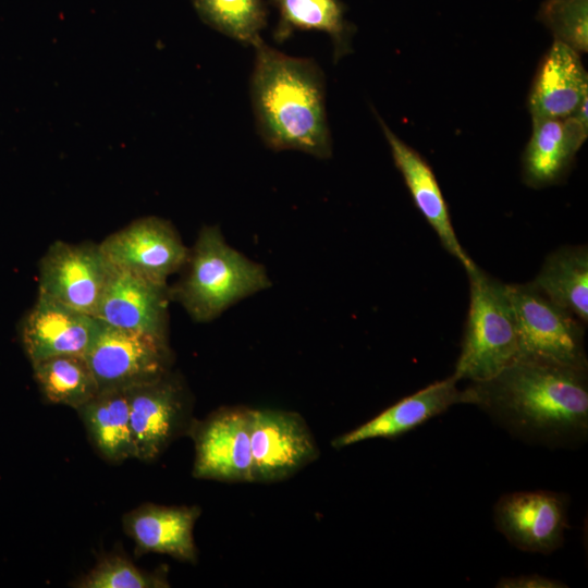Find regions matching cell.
Instances as JSON below:
<instances>
[{"mask_svg": "<svg viewBox=\"0 0 588 588\" xmlns=\"http://www.w3.org/2000/svg\"><path fill=\"white\" fill-rule=\"evenodd\" d=\"M169 583L162 574L139 569L128 559L119 554L101 558L79 580V588H163Z\"/></svg>", "mask_w": 588, "mask_h": 588, "instance_id": "obj_25", "label": "cell"}, {"mask_svg": "<svg viewBox=\"0 0 588 588\" xmlns=\"http://www.w3.org/2000/svg\"><path fill=\"white\" fill-rule=\"evenodd\" d=\"M102 322L38 296L21 324V340L30 364L54 356H85Z\"/></svg>", "mask_w": 588, "mask_h": 588, "instance_id": "obj_14", "label": "cell"}, {"mask_svg": "<svg viewBox=\"0 0 588 588\" xmlns=\"http://www.w3.org/2000/svg\"><path fill=\"white\" fill-rule=\"evenodd\" d=\"M128 396L134 458L151 462L187 433L193 420L192 401L184 382L171 370L130 388Z\"/></svg>", "mask_w": 588, "mask_h": 588, "instance_id": "obj_6", "label": "cell"}, {"mask_svg": "<svg viewBox=\"0 0 588 588\" xmlns=\"http://www.w3.org/2000/svg\"><path fill=\"white\" fill-rule=\"evenodd\" d=\"M541 20L556 40L579 53L588 48V0H547L540 11Z\"/></svg>", "mask_w": 588, "mask_h": 588, "instance_id": "obj_26", "label": "cell"}, {"mask_svg": "<svg viewBox=\"0 0 588 588\" xmlns=\"http://www.w3.org/2000/svg\"><path fill=\"white\" fill-rule=\"evenodd\" d=\"M463 392L464 404L476 405L526 443L558 449L587 440V368L517 358Z\"/></svg>", "mask_w": 588, "mask_h": 588, "instance_id": "obj_1", "label": "cell"}, {"mask_svg": "<svg viewBox=\"0 0 588 588\" xmlns=\"http://www.w3.org/2000/svg\"><path fill=\"white\" fill-rule=\"evenodd\" d=\"M588 127L575 117L532 119L523 156L524 182L535 188L561 181L587 138Z\"/></svg>", "mask_w": 588, "mask_h": 588, "instance_id": "obj_19", "label": "cell"}, {"mask_svg": "<svg viewBox=\"0 0 588 588\" xmlns=\"http://www.w3.org/2000/svg\"><path fill=\"white\" fill-rule=\"evenodd\" d=\"M279 12L273 30L277 42H283L295 30H317L330 36L333 57L339 60L350 49L351 28L344 19L340 0H270Z\"/></svg>", "mask_w": 588, "mask_h": 588, "instance_id": "obj_22", "label": "cell"}, {"mask_svg": "<svg viewBox=\"0 0 588 588\" xmlns=\"http://www.w3.org/2000/svg\"><path fill=\"white\" fill-rule=\"evenodd\" d=\"M469 309L461 353L452 373L458 381H481L499 373L517 358L518 342L507 284L478 266L466 271Z\"/></svg>", "mask_w": 588, "mask_h": 588, "instance_id": "obj_4", "label": "cell"}, {"mask_svg": "<svg viewBox=\"0 0 588 588\" xmlns=\"http://www.w3.org/2000/svg\"><path fill=\"white\" fill-rule=\"evenodd\" d=\"M193 477L225 482H253L250 408L224 406L201 420L193 419Z\"/></svg>", "mask_w": 588, "mask_h": 588, "instance_id": "obj_7", "label": "cell"}, {"mask_svg": "<svg viewBox=\"0 0 588 588\" xmlns=\"http://www.w3.org/2000/svg\"><path fill=\"white\" fill-rule=\"evenodd\" d=\"M99 247L111 267L161 283L183 269L189 252L174 226L154 216L108 235Z\"/></svg>", "mask_w": 588, "mask_h": 588, "instance_id": "obj_11", "label": "cell"}, {"mask_svg": "<svg viewBox=\"0 0 588 588\" xmlns=\"http://www.w3.org/2000/svg\"><path fill=\"white\" fill-rule=\"evenodd\" d=\"M98 454L109 463L134 458L128 389H103L76 409Z\"/></svg>", "mask_w": 588, "mask_h": 588, "instance_id": "obj_20", "label": "cell"}, {"mask_svg": "<svg viewBox=\"0 0 588 588\" xmlns=\"http://www.w3.org/2000/svg\"><path fill=\"white\" fill-rule=\"evenodd\" d=\"M458 380L451 375L408 395L382 411L370 420L332 440L342 449L370 439H394L446 412L451 406L464 404V392Z\"/></svg>", "mask_w": 588, "mask_h": 588, "instance_id": "obj_15", "label": "cell"}, {"mask_svg": "<svg viewBox=\"0 0 588 588\" xmlns=\"http://www.w3.org/2000/svg\"><path fill=\"white\" fill-rule=\"evenodd\" d=\"M254 48L250 98L262 142L275 151L329 158L332 142L319 65L313 59L284 54L264 40Z\"/></svg>", "mask_w": 588, "mask_h": 588, "instance_id": "obj_2", "label": "cell"}, {"mask_svg": "<svg viewBox=\"0 0 588 588\" xmlns=\"http://www.w3.org/2000/svg\"><path fill=\"white\" fill-rule=\"evenodd\" d=\"M85 358L99 390L130 389L160 378L171 366L168 341L103 322Z\"/></svg>", "mask_w": 588, "mask_h": 588, "instance_id": "obj_8", "label": "cell"}, {"mask_svg": "<svg viewBox=\"0 0 588 588\" xmlns=\"http://www.w3.org/2000/svg\"><path fill=\"white\" fill-rule=\"evenodd\" d=\"M110 272L99 244L54 241L39 261L38 296L95 316Z\"/></svg>", "mask_w": 588, "mask_h": 588, "instance_id": "obj_9", "label": "cell"}, {"mask_svg": "<svg viewBox=\"0 0 588 588\" xmlns=\"http://www.w3.org/2000/svg\"><path fill=\"white\" fill-rule=\"evenodd\" d=\"M554 304L588 321V249L564 246L551 253L531 282Z\"/></svg>", "mask_w": 588, "mask_h": 588, "instance_id": "obj_21", "label": "cell"}, {"mask_svg": "<svg viewBox=\"0 0 588 588\" xmlns=\"http://www.w3.org/2000/svg\"><path fill=\"white\" fill-rule=\"evenodd\" d=\"M498 588H565L563 581L549 578L539 574L519 575L515 577H502L495 584Z\"/></svg>", "mask_w": 588, "mask_h": 588, "instance_id": "obj_27", "label": "cell"}, {"mask_svg": "<svg viewBox=\"0 0 588 588\" xmlns=\"http://www.w3.org/2000/svg\"><path fill=\"white\" fill-rule=\"evenodd\" d=\"M32 366L34 378L48 403L78 409L99 391L85 356H54Z\"/></svg>", "mask_w": 588, "mask_h": 588, "instance_id": "obj_23", "label": "cell"}, {"mask_svg": "<svg viewBox=\"0 0 588 588\" xmlns=\"http://www.w3.org/2000/svg\"><path fill=\"white\" fill-rule=\"evenodd\" d=\"M170 299L167 283L111 267L95 317L115 328L168 341Z\"/></svg>", "mask_w": 588, "mask_h": 588, "instance_id": "obj_13", "label": "cell"}, {"mask_svg": "<svg viewBox=\"0 0 588 588\" xmlns=\"http://www.w3.org/2000/svg\"><path fill=\"white\" fill-rule=\"evenodd\" d=\"M182 279L169 287L191 318L207 322L240 299L270 285L266 270L232 248L218 226H203Z\"/></svg>", "mask_w": 588, "mask_h": 588, "instance_id": "obj_3", "label": "cell"}, {"mask_svg": "<svg viewBox=\"0 0 588 588\" xmlns=\"http://www.w3.org/2000/svg\"><path fill=\"white\" fill-rule=\"evenodd\" d=\"M394 163L404 177L413 200L437 233L442 246L455 257L466 271L477 265L462 247L450 219L446 203L427 161L412 147L400 139L378 115Z\"/></svg>", "mask_w": 588, "mask_h": 588, "instance_id": "obj_17", "label": "cell"}, {"mask_svg": "<svg viewBox=\"0 0 588 588\" xmlns=\"http://www.w3.org/2000/svg\"><path fill=\"white\" fill-rule=\"evenodd\" d=\"M200 19L216 30L255 47L267 24L264 0H192Z\"/></svg>", "mask_w": 588, "mask_h": 588, "instance_id": "obj_24", "label": "cell"}, {"mask_svg": "<svg viewBox=\"0 0 588 588\" xmlns=\"http://www.w3.org/2000/svg\"><path fill=\"white\" fill-rule=\"evenodd\" d=\"M568 498L535 490L502 495L494 505V523L507 541L522 551L550 554L564 541Z\"/></svg>", "mask_w": 588, "mask_h": 588, "instance_id": "obj_12", "label": "cell"}, {"mask_svg": "<svg viewBox=\"0 0 588 588\" xmlns=\"http://www.w3.org/2000/svg\"><path fill=\"white\" fill-rule=\"evenodd\" d=\"M507 292L516 318L517 358L588 369L586 323L531 282L507 284Z\"/></svg>", "mask_w": 588, "mask_h": 588, "instance_id": "obj_5", "label": "cell"}, {"mask_svg": "<svg viewBox=\"0 0 588 588\" xmlns=\"http://www.w3.org/2000/svg\"><path fill=\"white\" fill-rule=\"evenodd\" d=\"M588 97V75L580 53L554 40L532 82L528 107L532 119L574 115Z\"/></svg>", "mask_w": 588, "mask_h": 588, "instance_id": "obj_18", "label": "cell"}, {"mask_svg": "<svg viewBox=\"0 0 588 588\" xmlns=\"http://www.w3.org/2000/svg\"><path fill=\"white\" fill-rule=\"evenodd\" d=\"M253 482L292 477L319 456L315 438L297 413L250 408Z\"/></svg>", "mask_w": 588, "mask_h": 588, "instance_id": "obj_10", "label": "cell"}, {"mask_svg": "<svg viewBox=\"0 0 588 588\" xmlns=\"http://www.w3.org/2000/svg\"><path fill=\"white\" fill-rule=\"evenodd\" d=\"M200 509L142 504L125 513L122 519L125 534L134 541L137 555L168 554L176 560L196 563L197 549L193 529Z\"/></svg>", "mask_w": 588, "mask_h": 588, "instance_id": "obj_16", "label": "cell"}]
</instances>
